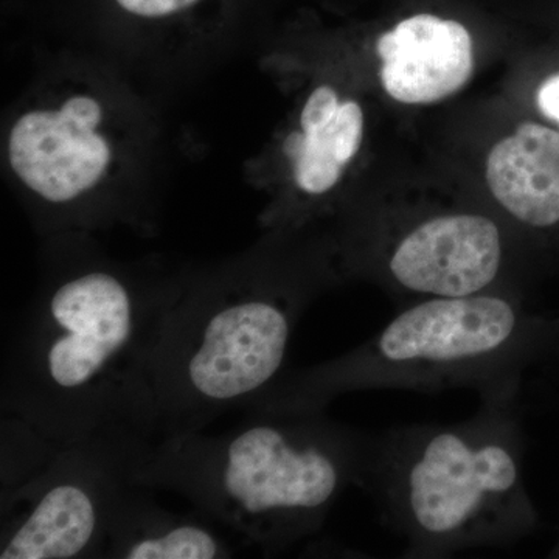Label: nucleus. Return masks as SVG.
Instances as JSON below:
<instances>
[{"label":"nucleus","instance_id":"nucleus-4","mask_svg":"<svg viewBox=\"0 0 559 559\" xmlns=\"http://www.w3.org/2000/svg\"><path fill=\"white\" fill-rule=\"evenodd\" d=\"M520 392L481 396L455 425H407L374 437L367 491L406 540L403 557L503 547L538 530L524 479Z\"/></svg>","mask_w":559,"mask_h":559},{"label":"nucleus","instance_id":"nucleus-11","mask_svg":"<svg viewBox=\"0 0 559 559\" xmlns=\"http://www.w3.org/2000/svg\"><path fill=\"white\" fill-rule=\"evenodd\" d=\"M487 183L495 200L522 226L559 227V132L522 123L500 140L487 160Z\"/></svg>","mask_w":559,"mask_h":559},{"label":"nucleus","instance_id":"nucleus-9","mask_svg":"<svg viewBox=\"0 0 559 559\" xmlns=\"http://www.w3.org/2000/svg\"><path fill=\"white\" fill-rule=\"evenodd\" d=\"M381 81L390 97L423 105L450 97L468 83L473 39L465 25L417 14L401 21L377 43Z\"/></svg>","mask_w":559,"mask_h":559},{"label":"nucleus","instance_id":"nucleus-3","mask_svg":"<svg viewBox=\"0 0 559 559\" xmlns=\"http://www.w3.org/2000/svg\"><path fill=\"white\" fill-rule=\"evenodd\" d=\"M319 280L248 261L168 286L143 366L154 439L200 432L271 389Z\"/></svg>","mask_w":559,"mask_h":559},{"label":"nucleus","instance_id":"nucleus-7","mask_svg":"<svg viewBox=\"0 0 559 559\" xmlns=\"http://www.w3.org/2000/svg\"><path fill=\"white\" fill-rule=\"evenodd\" d=\"M97 97L70 94L60 105L22 114L9 134V162L35 200L49 207H80L102 186L114 162Z\"/></svg>","mask_w":559,"mask_h":559},{"label":"nucleus","instance_id":"nucleus-15","mask_svg":"<svg viewBox=\"0 0 559 559\" xmlns=\"http://www.w3.org/2000/svg\"><path fill=\"white\" fill-rule=\"evenodd\" d=\"M549 558L559 559V538L555 544L554 549L550 550Z\"/></svg>","mask_w":559,"mask_h":559},{"label":"nucleus","instance_id":"nucleus-1","mask_svg":"<svg viewBox=\"0 0 559 559\" xmlns=\"http://www.w3.org/2000/svg\"><path fill=\"white\" fill-rule=\"evenodd\" d=\"M168 286L94 261L55 274L7 352L2 417L57 450L95 437L154 439L143 366Z\"/></svg>","mask_w":559,"mask_h":559},{"label":"nucleus","instance_id":"nucleus-2","mask_svg":"<svg viewBox=\"0 0 559 559\" xmlns=\"http://www.w3.org/2000/svg\"><path fill=\"white\" fill-rule=\"evenodd\" d=\"M374 436L326 417L249 414L221 436L173 433L132 454L131 484L189 500L266 555L318 533L349 487H366Z\"/></svg>","mask_w":559,"mask_h":559},{"label":"nucleus","instance_id":"nucleus-12","mask_svg":"<svg viewBox=\"0 0 559 559\" xmlns=\"http://www.w3.org/2000/svg\"><path fill=\"white\" fill-rule=\"evenodd\" d=\"M362 135L358 103L342 102L331 86L312 91L300 112V131L285 143L297 189L312 198L330 193L358 154Z\"/></svg>","mask_w":559,"mask_h":559},{"label":"nucleus","instance_id":"nucleus-10","mask_svg":"<svg viewBox=\"0 0 559 559\" xmlns=\"http://www.w3.org/2000/svg\"><path fill=\"white\" fill-rule=\"evenodd\" d=\"M153 489L130 484L110 524L108 559L231 558L235 547L218 524L200 511L175 513L160 507Z\"/></svg>","mask_w":559,"mask_h":559},{"label":"nucleus","instance_id":"nucleus-8","mask_svg":"<svg viewBox=\"0 0 559 559\" xmlns=\"http://www.w3.org/2000/svg\"><path fill=\"white\" fill-rule=\"evenodd\" d=\"M506 235L481 213H436L406 227L380 261L382 278L418 300L509 293Z\"/></svg>","mask_w":559,"mask_h":559},{"label":"nucleus","instance_id":"nucleus-5","mask_svg":"<svg viewBox=\"0 0 559 559\" xmlns=\"http://www.w3.org/2000/svg\"><path fill=\"white\" fill-rule=\"evenodd\" d=\"M559 358V316L530 310L516 294L415 301L359 347L283 373L249 414L325 412L340 396L369 390L488 396L521 392L533 367Z\"/></svg>","mask_w":559,"mask_h":559},{"label":"nucleus","instance_id":"nucleus-13","mask_svg":"<svg viewBox=\"0 0 559 559\" xmlns=\"http://www.w3.org/2000/svg\"><path fill=\"white\" fill-rule=\"evenodd\" d=\"M197 2L198 0H117L121 9L128 13L140 17H153V20L171 16Z\"/></svg>","mask_w":559,"mask_h":559},{"label":"nucleus","instance_id":"nucleus-14","mask_svg":"<svg viewBox=\"0 0 559 559\" xmlns=\"http://www.w3.org/2000/svg\"><path fill=\"white\" fill-rule=\"evenodd\" d=\"M539 109L559 123V73L544 81L538 92Z\"/></svg>","mask_w":559,"mask_h":559},{"label":"nucleus","instance_id":"nucleus-6","mask_svg":"<svg viewBox=\"0 0 559 559\" xmlns=\"http://www.w3.org/2000/svg\"><path fill=\"white\" fill-rule=\"evenodd\" d=\"M150 439L95 437L0 492V559L105 558L132 454Z\"/></svg>","mask_w":559,"mask_h":559}]
</instances>
